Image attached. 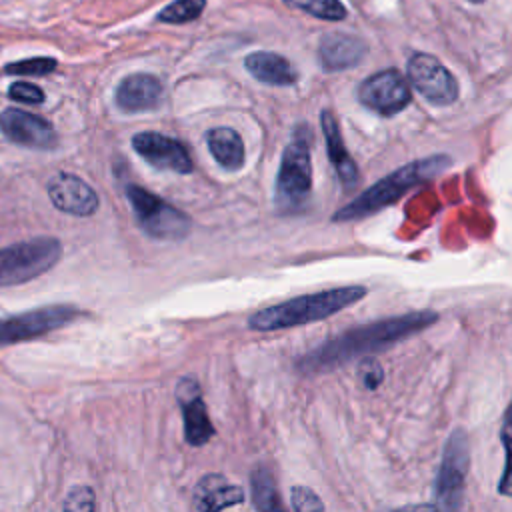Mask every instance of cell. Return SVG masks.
Segmentation results:
<instances>
[{
	"instance_id": "cell-9",
	"label": "cell",
	"mask_w": 512,
	"mask_h": 512,
	"mask_svg": "<svg viewBox=\"0 0 512 512\" xmlns=\"http://www.w3.org/2000/svg\"><path fill=\"white\" fill-rule=\"evenodd\" d=\"M406 72L416 92L430 104L448 106L458 100V80L436 56L428 52L412 54Z\"/></svg>"
},
{
	"instance_id": "cell-25",
	"label": "cell",
	"mask_w": 512,
	"mask_h": 512,
	"mask_svg": "<svg viewBox=\"0 0 512 512\" xmlns=\"http://www.w3.org/2000/svg\"><path fill=\"white\" fill-rule=\"evenodd\" d=\"M58 62L48 56H38V58H28L20 62H12L6 66L8 74H22V76H46L54 72Z\"/></svg>"
},
{
	"instance_id": "cell-4",
	"label": "cell",
	"mask_w": 512,
	"mask_h": 512,
	"mask_svg": "<svg viewBox=\"0 0 512 512\" xmlns=\"http://www.w3.org/2000/svg\"><path fill=\"white\" fill-rule=\"evenodd\" d=\"M312 192V158L308 138L294 132L286 144L276 174L274 202L282 212H298Z\"/></svg>"
},
{
	"instance_id": "cell-14",
	"label": "cell",
	"mask_w": 512,
	"mask_h": 512,
	"mask_svg": "<svg viewBox=\"0 0 512 512\" xmlns=\"http://www.w3.org/2000/svg\"><path fill=\"white\" fill-rule=\"evenodd\" d=\"M48 196L52 204L72 216H92L98 210V194L82 178L58 172L48 180Z\"/></svg>"
},
{
	"instance_id": "cell-6",
	"label": "cell",
	"mask_w": 512,
	"mask_h": 512,
	"mask_svg": "<svg viewBox=\"0 0 512 512\" xmlns=\"http://www.w3.org/2000/svg\"><path fill=\"white\" fill-rule=\"evenodd\" d=\"M126 198L136 214L138 226L150 238L174 242V240H182L190 232L192 220L188 218V214L168 204L166 200L158 198L156 194L136 184H128Z\"/></svg>"
},
{
	"instance_id": "cell-16",
	"label": "cell",
	"mask_w": 512,
	"mask_h": 512,
	"mask_svg": "<svg viewBox=\"0 0 512 512\" xmlns=\"http://www.w3.org/2000/svg\"><path fill=\"white\" fill-rule=\"evenodd\" d=\"M366 44L346 32H326L318 44V60L326 72H340L358 66L366 56Z\"/></svg>"
},
{
	"instance_id": "cell-5",
	"label": "cell",
	"mask_w": 512,
	"mask_h": 512,
	"mask_svg": "<svg viewBox=\"0 0 512 512\" xmlns=\"http://www.w3.org/2000/svg\"><path fill=\"white\" fill-rule=\"evenodd\" d=\"M62 256L60 240L38 236L0 248V286L28 282L48 272Z\"/></svg>"
},
{
	"instance_id": "cell-7",
	"label": "cell",
	"mask_w": 512,
	"mask_h": 512,
	"mask_svg": "<svg viewBox=\"0 0 512 512\" xmlns=\"http://www.w3.org/2000/svg\"><path fill=\"white\" fill-rule=\"evenodd\" d=\"M470 446L464 430H454L446 440L440 470L434 484L432 512H462Z\"/></svg>"
},
{
	"instance_id": "cell-15",
	"label": "cell",
	"mask_w": 512,
	"mask_h": 512,
	"mask_svg": "<svg viewBox=\"0 0 512 512\" xmlns=\"http://www.w3.org/2000/svg\"><path fill=\"white\" fill-rule=\"evenodd\" d=\"M116 106L126 114L156 110L164 100L162 82L146 72H136L120 80L114 94Z\"/></svg>"
},
{
	"instance_id": "cell-1",
	"label": "cell",
	"mask_w": 512,
	"mask_h": 512,
	"mask_svg": "<svg viewBox=\"0 0 512 512\" xmlns=\"http://www.w3.org/2000/svg\"><path fill=\"white\" fill-rule=\"evenodd\" d=\"M438 320V314L434 310H418V312H408L402 316H392V318H382L370 324H362L356 328H350L306 356L298 360V370L304 374H314V372H326L332 370L352 358L364 356L368 352L384 350L416 332L426 330Z\"/></svg>"
},
{
	"instance_id": "cell-24",
	"label": "cell",
	"mask_w": 512,
	"mask_h": 512,
	"mask_svg": "<svg viewBox=\"0 0 512 512\" xmlns=\"http://www.w3.org/2000/svg\"><path fill=\"white\" fill-rule=\"evenodd\" d=\"M94 502V490L86 484H76L68 490L62 504V512H94Z\"/></svg>"
},
{
	"instance_id": "cell-20",
	"label": "cell",
	"mask_w": 512,
	"mask_h": 512,
	"mask_svg": "<svg viewBox=\"0 0 512 512\" xmlns=\"http://www.w3.org/2000/svg\"><path fill=\"white\" fill-rule=\"evenodd\" d=\"M206 144L212 158L224 170H240L244 166L242 136L230 126H216L206 132Z\"/></svg>"
},
{
	"instance_id": "cell-19",
	"label": "cell",
	"mask_w": 512,
	"mask_h": 512,
	"mask_svg": "<svg viewBox=\"0 0 512 512\" xmlns=\"http://www.w3.org/2000/svg\"><path fill=\"white\" fill-rule=\"evenodd\" d=\"M244 68L250 72L252 78L270 86H292L298 80V72L292 62L286 60L282 54L268 50L250 52L244 58Z\"/></svg>"
},
{
	"instance_id": "cell-28",
	"label": "cell",
	"mask_w": 512,
	"mask_h": 512,
	"mask_svg": "<svg viewBox=\"0 0 512 512\" xmlns=\"http://www.w3.org/2000/svg\"><path fill=\"white\" fill-rule=\"evenodd\" d=\"M8 96L16 102H24V104H40L44 100V92L28 82H14L8 90Z\"/></svg>"
},
{
	"instance_id": "cell-29",
	"label": "cell",
	"mask_w": 512,
	"mask_h": 512,
	"mask_svg": "<svg viewBox=\"0 0 512 512\" xmlns=\"http://www.w3.org/2000/svg\"><path fill=\"white\" fill-rule=\"evenodd\" d=\"M500 438H502V446H504V474H502V482H500V492L502 494H510V488H508V466H510V462H508V452H510V442H508V438H510V428H508V414H506V418H504V426H502V434H500Z\"/></svg>"
},
{
	"instance_id": "cell-11",
	"label": "cell",
	"mask_w": 512,
	"mask_h": 512,
	"mask_svg": "<svg viewBox=\"0 0 512 512\" xmlns=\"http://www.w3.org/2000/svg\"><path fill=\"white\" fill-rule=\"evenodd\" d=\"M132 148L142 160L158 170H172L176 174H190L194 170L184 144L160 132L134 134Z\"/></svg>"
},
{
	"instance_id": "cell-26",
	"label": "cell",
	"mask_w": 512,
	"mask_h": 512,
	"mask_svg": "<svg viewBox=\"0 0 512 512\" xmlns=\"http://www.w3.org/2000/svg\"><path fill=\"white\" fill-rule=\"evenodd\" d=\"M290 502L294 512H324V502L308 486H294L290 490Z\"/></svg>"
},
{
	"instance_id": "cell-3",
	"label": "cell",
	"mask_w": 512,
	"mask_h": 512,
	"mask_svg": "<svg viewBox=\"0 0 512 512\" xmlns=\"http://www.w3.org/2000/svg\"><path fill=\"white\" fill-rule=\"evenodd\" d=\"M448 164H450V158L446 154H436V156H428V158L404 164L394 172H390L388 176L380 178L370 188H366L352 202L336 210L332 216V222H352V220L366 218L382 210L384 206H390L420 182H428L430 178L438 176L442 170L448 168Z\"/></svg>"
},
{
	"instance_id": "cell-13",
	"label": "cell",
	"mask_w": 512,
	"mask_h": 512,
	"mask_svg": "<svg viewBox=\"0 0 512 512\" xmlns=\"http://www.w3.org/2000/svg\"><path fill=\"white\" fill-rule=\"evenodd\" d=\"M176 400L184 416V438L190 446H204L214 436L206 404L202 400L200 384L194 378H182L176 384Z\"/></svg>"
},
{
	"instance_id": "cell-27",
	"label": "cell",
	"mask_w": 512,
	"mask_h": 512,
	"mask_svg": "<svg viewBox=\"0 0 512 512\" xmlns=\"http://www.w3.org/2000/svg\"><path fill=\"white\" fill-rule=\"evenodd\" d=\"M358 376H360V382L364 388L374 390L384 380V370L376 358H364L358 366Z\"/></svg>"
},
{
	"instance_id": "cell-30",
	"label": "cell",
	"mask_w": 512,
	"mask_h": 512,
	"mask_svg": "<svg viewBox=\"0 0 512 512\" xmlns=\"http://www.w3.org/2000/svg\"><path fill=\"white\" fill-rule=\"evenodd\" d=\"M468 2H470V4H482L484 0H468Z\"/></svg>"
},
{
	"instance_id": "cell-10",
	"label": "cell",
	"mask_w": 512,
	"mask_h": 512,
	"mask_svg": "<svg viewBox=\"0 0 512 512\" xmlns=\"http://www.w3.org/2000/svg\"><path fill=\"white\" fill-rule=\"evenodd\" d=\"M358 100L368 110L388 118L410 104L412 92L406 78L396 68H388L362 80L358 86Z\"/></svg>"
},
{
	"instance_id": "cell-12",
	"label": "cell",
	"mask_w": 512,
	"mask_h": 512,
	"mask_svg": "<svg viewBox=\"0 0 512 512\" xmlns=\"http://www.w3.org/2000/svg\"><path fill=\"white\" fill-rule=\"evenodd\" d=\"M0 130L8 140L20 146L36 150H50L56 146L54 126L48 120L20 108H6L0 114Z\"/></svg>"
},
{
	"instance_id": "cell-2",
	"label": "cell",
	"mask_w": 512,
	"mask_h": 512,
	"mask_svg": "<svg viewBox=\"0 0 512 512\" xmlns=\"http://www.w3.org/2000/svg\"><path fill=\"white\" fill-rule=\"evenodd\" d=\"M366 292L368 290L364 286H340L314 294H302L254 312L248 318V328L258 332H272L318 322L360 302Z\"/></svg>"
},
{
	"instance_id": "cell-18",
	"label": "cell",
	"mask_w": 512,
	"mask_h": 512,
	"mask_svg": "<svg viewBox=\"0 0 512 512\" xmlns=\"http://www.w3.org/2000/svg\"><path fill=\"white\" fill-rule=\"evenodd\" d=\"M192 500L198 512H222L224 508L244 502V492L222 474H206L194 486Z\"/></svg>"
},
{
	"instance_id": "cell-23",
	"label": "cell",
	"mask_w": 512,
	"mask_h": 512,
	"mask_svg": "<svg viewBox=\"0 0 512 512\" xmlns=\"http://www.w3.org/2000/svg\"><path fill=\"white\" fill-rule=\"evenodd\" d=\"M204 6L206 0H174L158 12L156 20L164 24H184L196 20L204 12Z\"/></svg>"
},
{
	"instance_id": "cell-8",
	"label": "cell",
	"mask_w": 512,
	"mask_h": 512,
	"mask_svg": "<svg viewBox=\"0 0 512 512\" xmlns=\"http://www.w3.org/2000/svg\"><path fill=\"white\" fill-rule=\"evenodd\" d=\"M82 312L70 304H52L0 318V346L40 338L74 322Z\"/></svg>"
},
{
	"instance_id": "cell-17",
	"label": "cell",
	"mask_w": 512,
	"mask_h": 512,
	"mask_svg": "<svg viewBox=\"0 0 512 512\" xmlns=\"http://www.w3.org/2000/svg\"><path fill=\"white\" fill-rule=\"evenodd\" d=\"M320 128L326 140V150H328V158L334 166V172L340 180V184L344 186V190H352L358 184V166L354 162V158L348 154L346 146H344V138L338 126L336 116L330 110H322L320 112Z\"/></svg>"
},
{
	"instance_id": "cell-22",
	"label": "cell",
	"mask_w": 512,
	"mask_h": 512,
	"mask_svg": "<svg viewBox=\"0 0 512 512\" xmlns=\"http://www.w3.org/2000/svg\"><path fill=\"white\" fill-rule=\"evenodd\" d=\"M286 6L302 10L314 18L328 20V22H340L348 16L346 6L340 0H282Z\"/></svg>"
},
{
	"instance_id": "cell-21",
	"label": "cell",
	"mask_w": 512,
	"mask_h": 512,
	"mask_svg": "<svg viewBox=\"0 0 512 512\" xmlns=\"http://www.w3.org/2000/svg\"><path fill=\"white\" fill-rule=\"evenodd\" d=\"M250 488H252V502L260 512H286L274 474L268 466L260 464L252 470Z\"/></svg>"
}]
</instances>
